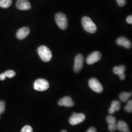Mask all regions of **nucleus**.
Returning a JSON list of instances; mask_svg holds the SVG:
<instances>
[{"mask_svg":"<svg viewBox=\"0 0 132 132\" xmlns=\"http://www.w3.org/2000/svg\"><path fill=\"white\" fill-rule=\"evenodd\" d=\"M121 108V103L118 100L113 101L111 104V108L109 110V113L111 114H113L116 112L119 111Z\"/></svg>","mask_w":132,"mask_h":132,"instance_id":"15","label":"nucleus"},{"mask_svg":"<svg viewBox=\"0 0 132 132\" xmlns=\"http://www.w3.org/2000/svg\"><path fill=\"white\" fill-rule=\"evenodd\" d=\"M102 55L99 52H94L91 53L87 58L86 62L89 65H93L95 63L99 61L101 59Z\"/></svg>","mask_w":132,"mask_h":132,"instance_id":"8","label":"nucleus"},{"mask_svg":"<svg viewBox=\"0 0 132 132\" xmlns=\"http://www.w3.org/2000/svg\"><path fill=\"white\" fill-rule=\"evenodd\" d=\"M82 23L84 29L90 33H94L97 30V27L90 17L85 16L82 19Z\"/></svg>","mask_w":132,"mask_h":132,"instance_id":"1","label":"nucleus"},{"mask_svg":"<svg viewBox=\"0 0 132 132\" xmlns=\"http://www.w3.org/2000/svg\"><path fill=\"white\" fill-rule=\"evenodd\" d=\"M0 115H1V114H0ZM0 118H1V117H0Z\"/></svg>","mask_w":132,"mask_h":132,"instance_id":"28","label":"nucleus"},{"mask_svg":"<svg viewBox=\"0 0 132 132\" xmlns=\"http://www.w3.org/2000/svg\"><path fill=\"white\" fill-rule=\"evenodd\" d=\"M125 110L129 113L132 112V100H130L128 102L127 105L125 107Z\"/></svg>","mask_w":132,"mask_h":132,"instance_id":"19","label":"nucleus"},{"mask_svg":"<svg viewBox=\"0 0 132 132\" xmlns=\"http://www.w3.org/2000/svg\"><path fill=\"white\" fill-rule=\"evenodd\" d=\"M89 85L92 90L97 93H101L103 90L102 85L95 78H92L89 80Z\"/></svg>","mask_w":132,"mask_h":132,"instance_id":"5","label":"nucleus"},{"mask_svg":"<svg viewBox=\"0 0 132 132\" xmlns=\"http://www.w3.org/2000/svg\"><path fill=\"white\" fill-rule=\"evenodd\" d=\"M117 44L118 46H123L126 48H130L132 47V43L125 37H120L117 40Z\"/></svg>","mask_w":132,"mask_h":132,"instance_id":"13","label":"nucleus"},{"mask_svg":"<svg viewBox=\"0 0 132 132\" xmlns=\"http://www.w3.org/2000/svg\"><path fill=\"white\" fill-rule=\"evenodd\" d=\"M86 117L85 114L82 113H73L71 116L69 122L72 125H76L83 122L85 120Z\"/></svg>","mask_w":132,"mask_h":132,"instance_id":"6","label":"nucleus"},{"mask_svg":"<svg viewBox=\"0 0 132 132\" xmlns=\"http://www.w3.org/2000/svg\"><path fill=\"white\" fill-rule=\"evenodd\" d=\"M21 132H33V130L30 126L26 125L22 128Z\"/></svg>","mask_w":132,"mask_h":132,"instance_id":"21","label":"nucleus"},{"mask_svg":"<svg viewBox=\"0 0 132 132\" xmlns=\"http://www.w3.org/2000/svg\"><path fill=\"white\" fill-rule=\"evenodd\" d=\"M58 104L60 106H65L68 107H71L74 106L75 103L72 101V98L70 96H65L60 99L58 102Z\"/></svg>","mask_w":132,"mask_h":132,"instance_id":"10","label":"nucleus"},{"mask_svg":"<svg viewBox=\"0 0 132 132\" xmlns=\"http://www.w3.org/2000/svg\"><path fill=\"white\" fill-rule=\"evenodd\" d=\"M86 132H96V130L94 127H90L87 131Z\"/></svg>","mask_w":132,"mask_h":132,"instance_id":"25","label":"nucleus"},{"mask_svg":"<svg viewBox=\"0 0 132 132\" xmlns=\"http://www.w3.org/2000/svg\"><path fill=\"white\" fill-rule=\"evenodd\" d=\"M5 110V102L0 101V114L4 113Z\"/></svg>","mask_w":132,"mask_h":132,"instance_id":"22","label":"nucleus"},{"mask_svg":"<svg viewBox=\"0 0 132 132\" xmlns=\"http://www.w3.org/2000/svg\"><path fill=\"white\" fill-rule=\"evenodd\" d=\"M118 5L120 7H123L126 4V0H117Z\"/></svg>","mask_w":132,"mask_h":132,"instance_id":"23","label":"nucleus"},{"mask_svg":"<svg viewBox=\"0 0 132 132\" xmlns=\"http://www.w3.org/2000/svg\"><path fill=\"white\" fill-rule=\"evenodd\" d=\"M50 87L47 80L44 79H38L34 83V89L37 91L42 92L47 90Z\"/></svg>","mask_w":132,"mask_h":132,"instance_id":"4","label":"nucleus"},{"mask_svg":"<svg viewBox=\"0 0 132 132\" xmlns=\"http://www.w3.org/2000/svg\"><path fill=\"white\" fill-rule=\"evenodd\" d=\"M12 0H0V7L2 8H9L12 5Z\"/></svg>","mask_w":132,"mask_h":132,"instance_id":"18","label":"nucleus"},{"mask_svg":"<svg viewBox=\"0 0 132 132\" xmlns=\"http://www.w3.org/2000/svg\"><path fill=\"white\" fill-rule=\"evenodd\" d=\"M5 77H6V76L5 73H3L0 75V80H4L5 79Z\"/></svg>","mask_w":132,"mask_h":132,"instance_id":"26","label":"nucleus"},{"mask_svg":"<svg viewBox=\"0 0 132 132\" xmlns=\"http://www.w3.org/2000/svg\"><path fill=\"white\" fill-rule=\"evenodd\" d=\"M38 53L43 61L49 62L52 58V52L48 47L45 46H42L39 47Z\"/></svg>","mask_w":132,"mask_h":132,"instance_id":"2","label":"nucleus"},{"mask_svg":"<svg viewBox=\"0 0 132 132\" xmlns=\"http://www.w3.org/2000/svg\"><path fill=\"white\" fill-rule=\"evenodd\" d=\"M84 57L82 54H78L77 55L75 59L74 71L76 73L79 72L83 67Z\"/></svg>","mask_w":132,"mask_h":132,"instance_id":"7","label":"nucleus"},{"mask_svg":"<svg viewBox=\"0 0 132 132\" xmlns=\"http://www.w3.org/2000/svg\"><path fill=\"white\" fill-rule=\"evenodd\" d=\"M30 33V29L28 27H23L18 30L16 36L18 39L23 40L26 38Z\"/></svg>","mask_w":132,"mask_h":132,"instance_id":"14","label":"nucleus"},{"mask_svg":"<svg viewBox=\"0 0 132 132\" xmlns=\"http://www.w3.org/2000/svg\"><path fill=\"white\" fill-rule=\"evenodd\" d=\"M16 5L18 9L21 10H28L31 7V5L28 0H18Z\"/></svg>","mask_w":132,"mask_h":132,"instance_id":"11","label":"nucleus"},{"mask_svg":"<svg viewBox=\"0 0 132 132\" xmlns=\"http://www.w3.org/2000/svg\"><path fill=\"white\" fill-rule=\"evenodd\" d=\"M5 73L6 77H7L9 78H13L16 75V72L12 70L6 71Z\"/></svg>","mask_w":132,"mask_h":132,"instance_id":"20","label":"nucleus"},{"mask_svg":"<svg viewBox=\"0 0 132 132\" xmlns=\"http://www.w3.org/2000/svg\"><path fill=\"white\" fill-rule=\"evenodd\" d=\"M132 96V93L123 92L119 95V98L121 101L126 102Z\"/></svg>","mask_w":132,"mask_h":132,"instance_id":"17","label":"nucleus"},{"mask_svg":"<svg viewBox=\"0 0 132 132\" xmlns=\"http://www.w3.org/2000/svg\"><path fill=\"white\" fill-rule=\"evenodd\" d=\"M126 21L128 24H132V15H130L126 19Z\"/></svg>","mask_w":132,"mask_h":132,"instance_id":"24","label":"nucleus"},{"mask_svg":"<svg viewBox=\"0 0 132 132\" xmlns=\"http://www.w3.org/2000/svg\"><path fill=\"white\" fill-rule=\"evenodd\" d=\"M61 132H68L66 130H63V131H62Z\"/></svg>","mask_w":132,"mask_h":132,"instance_id":"27","label":"nucleus"},{"mask_svg":"<svg viewBox=\"0 0 132 132\" xmlns=\"http://www.w3.org/2000/svg\"><path fill=\"white\" fill-rule=\"evenodd\" d=\"M126 71V67L124 65H121L119 66H116L113 68V72L114 74L118 75L120 79L124 80L126 78V75L124 73Z\"/></svg>","mask_w":132,"mask_h":132,"instance_id":"9","label":"nucleus"},{"mask_svg":"<svg viewBox=\"0 0 132 132\" xmlns=\"http://www.w3.org/2000/svg\"><path fill=\"white\" fill-rule=\"evenodd\" d=\"M117 129L122 132H130V129L126 122L123 120H119L117 123Z\"/></svg>","mask_w":132,"mask_h":132,"instance_id":"16","label":"nucleus"},{"mask_svg":"<svg viewBox=\"0 0 132 132\" xmlns=\"http://www.w3.org/2000/svg\"><path fill=\"white\" fill-rule=\"evenodd\" d=\"M106 120L109 124V130L110 132H113L117 129L116 118L113 116H109L107 118Z\"/></svg>","mask_w":132,"mask_h":132,"instance_id":"12","label":"nucleus"},{"mask_svg":"<svg viewBox=\"0 0 132 132\" xmlns=\"http://www.w3.org/2000/svg\"><path fill=\"white\" fill-rule=\"evenodd\" d=\"M55 21L58 27L62 29H66L68 27V21L65 14L58 13L55 15Z\"/></svg>","mask_w":132,"mask_h":132,"instance_id":"3","label":"nucleus"}]
</instances>
